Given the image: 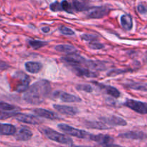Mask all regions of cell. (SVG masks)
Returning a JSON list of instances; mask_svg holds the SVG:
<instances>
[{
    "label": "cell",
    "instance_id": "cell-15",
    "mask_svg": "<svg viewBox=\"0 0 147 147\" xmlns=\"http://www.w3.org/2000/svg\"><path fill=\"white\" fill-rule=\"evenodd\" d=\"M53 107L59 113L67 116H75L78 113V110L76 108L72 106H65V105H53Z\"/></svg>",
    "mask_w": 147,
    "mask_h": 147
},
{
    "label": "cell",
    "instance_id": "cell-3",
    "mask_svg": "<svg viewBox=\"0 0 147 147\" xmlns=\"http://www.w3.org/2000/svg\"><path fill=\"white\" fill-rule=\"evenodd\" d=\"M57 128L60 130L65 132L66 134L70 135V136H75V137L79 138V139H88L89 134H90L88 133L86 131L72 127V126L65 124V123H59L57 125Z\"/></svg>",
    "mask_w": 147,
    "mask_h": 147
},
{
    "label": "cell",
    "instance_id": "cell-18",
    "mask_svg": "<svg viewBox=\"0 0 147 147\" xmlns=\"http://www.w3.org/2000/svg\"><path fill=\"white\" fill-rule=\"evenodd\" d=\"M95 84L98 85V87H100L102 90H104L107 94H109V96H112L113 98H118L120 97L121 93L118 89H116L115 87H113V86H106V85L100 84V83H94Z\"/></svg>",
    "mask_w": 147,
    "mask_h": 147
},
{
    "label": "cell",
    "instance_id": "cell-24",
    "mask_svg": "<svg viewBox=\"0 0 147 147\" xmlns=\"http://www.w3.org/2000/svg\"><path fill=\"white\" fill-rule=\"evenodd\" d=\"M76 11H88L90 7L87 6L83 2H80L78 0H73V7Z\"/></svg>",
    "mask_w": 147,
    "mask_h": 147
},
{
    "label": "cell",
    "instance_id": "cell-5",
    "mask_svg": "<svg viewBox=\"0 0 147 147\" xmlns=\"http://www.w3.org/2000/svg\"><path fill=\"white\" fill-rule=\"evenodd\" d=\"M125 106L134 111L136 113L140 114L145 115L147 113V104L145 102L139 101V100H133V99H127L124 103Z\"/></svg>",
    "mask_w": 147,
    "mask_h": 147
},
{
    "label": "cell",
    "instance_id": "cell-26",
    "mask_svg": "<svg viewBox=\"0 0 147 147\" xmlns=\"http://www.w3.org/2000/svg\"><path fill=\"white\" fill-rule=\"evenodd\" d=\"M60 5H61L62 10H63V11H65L66 12L70 13V14L73 13V7H72L71 4H70L67 0H63V1L60 3Z\"/></svg>",
    "mask_w": 147,
    "mask_h": 147
},
{
    "label": "cell",
    "instance_id": "cell-28",
    "mask_svg": "<svg viewBox=\"0 0 147 147\" xmlns=\"http://www.w3.org/2000/svg\"><path fill=\"white\" fill-rule=\"evenodd\" d=\"M76 89L80 91H85L86 93H92L93 92V87L90 85L86 84H79L76 86Z\"/></svg>",
    "mask_w": 147,
    "mask_h": 147
},
{
    "label": "cell",
    "instance_id": "cell-14",
    "mask_svg": "<svg viewBox=\"0 0 147 147\" xmlns=\"http://www.w3.org/2000/svg\"><path fill=\"white\" fill-rule=\"evenodd\" d=\"M32 111L37 116L44 118V119H50V120H57V119H60V117L55 113L44 109H33Z\"/></svg>",
    "mask_w": 147,
    "mask_h": 147
},
{
    "label": "cell",
    "instance_id": "cell-38",
    "mask_svg": "<svg viewBox=\"0 0 147 147\" xmlns=\"http://www.w3.org/2000/svg\"><path fill=\"white\" fill-rule=\"evenodd\" d=\"M50 27H42V31L45 33L49 32H50Z\"/></svg>",
    "mask_w": 147,
    "mask_h": 147
},
{
    "label": "cell",
    "instance_id": "cell-16",
    "mask_svg": "<svg viewBox=\"0 0 147 147\" xmlns=\"http://www.w3.org/2000/svg\"><path fill=\"white\" fill-rule=\"evenodd\" d=\"M85 126L88 129H98V130H107L111 129V127L105 124L101 121H87L85 122Z\"/></svg>",
    "mask_w": 147,
    "mask_h": 147
},
{
    "label": "cell",
    "instance_id": "cell-2",
    "mask_svg": "<svg viewBox=\"0 0 147 147\" xmlns=\"http://www.w3.org/2000/svg\"><path fill=\"white\" fill-rule=\"evenodd\" d=\"M40 130L42 131V132L44 134L46 137L53 142H57V143L62 144H72L73 142V140L70 137L61 133H59L50 128L42 127L40 129Z\"/></svg>",
    "mask_w": 147,
    "mask_h": 147
},
{
    "label": "cell",
    "instance_id": "cell-25",
    "mask_svg": "<svg viewBox=\"0 0 147 147\" xmlns=\"http://www.w3.org/2000/svg\"><path fill=\"white\" fill-rule=\"evenodd\" d=\"M29 44L33 49H40L41 47L47 45L48 42L46 41H42V40H31L29 41Z\"/></svg>",
    "mask_w": 147,
    "mask_h": 147
},
{
    "label": "cell",
    "instance_id": "cell-17",
    "mask_svg": "<svg viewBox=\"0 0 147 147\" xmlns=\"http://www.w3.org/2000/svg\"><path fill=\"white\" fill-rule=\"evenodd\" d=\"M17 133L15 126L9 123H0V135L11 136Z\"/></svg>",
    "mask_w": 147,
    "mask_h": 147
},
{
    "label": "cell",
    "instance_id": "cell-20",
    "mask_svg": "<svg viewBox=\"0 0 147 147\" xmlns=\"http://www.w3.org/2000/svg\"><path fill=\"white\" fill-rule=\"evenodd\" d=\"M24 66H25L26 70L32 74L39 73L42 68V64L39 62H27L25 63Z\"/></svg>",
    "mask_w": 147,
    "mask_h": 147
},
{
    "label": "cell",
    "instance_id": "cell-33",
    "mask_svg": "<svg viewBox=\"0 0 147 147\" xmlns=\"http://www.w3.org/2000/svg\"><path fill=\"white\" fill-rule=\"evenodd\" d=\"M15 113L14 112H5L0 111V119H7L8 118L13 117Z\"/></svg>",
    "mask_w": 147,
    "mask_h": 147
},
{
    "label": "cell",
    "instance_id": "cell-40",
    "mask_svg": "<svg viewBox=\"0 0 147 147\" xmlns=\"http://www.w3.org/2000/svg\"><path fill=\"white\" fill-rule=\"evenodd\" d=\"M1 20H1V17H0V21H1Z\"/></svg>",
    "mask_w": 147,
    "mask_h": 147
},
{
    "label": "cell",
    "instance_id": "cell-12",
    "mask_svg": "<svg viewBox=\"0 0 147 147\" xmlns=\"http://www.w3.org/2000/svg\"><path fill=\"white\" fill-rule=\"evenodd\" d=\"M88 139L96 142L101 145H107L113 144L114 142V139L109 135L105 134H90L88 136Z\"/></svg>",
    "mask_w": 147,
    "mask_h": 147
},
{
    "label": "cell",
    "instance_id": "cell-22",
    "mask_svg": "<svg viewBox=\"0 0 147 147\" xmlns=\"http://www.w3.org/2000/svg\"><path fill=\"white\" fill-rule=\"evenodd\" d=\"M55 50L60 53H66L67 55L77 52V49L70 45H58L55 46Z\"/></svg>",
    "mask_w": 147,
    "mask_h": 147
},
{
    "label": "cell",
    "instance_id": "cell-7",
    "mask_svg": "<svg viewBox=\"0 0 147 147\" xmlns=\"http://www.w3.org/2000/svg\"><path fill=\"white\" fill-rule=\"evenodd\" d=\"M13 117L15 118L18 121L32 125H38L42 123V121L34 115L25 114V113H16Z\"/></svg>",
    "mask_w": 147,
    "mask_h": 147
},
{
    "label": "cell",
    "instance_id": "cell-6",
    "mask_svg": "<svg viewBox=\"0 0 147 147\" xmlns=\"http://www.w3.org/2000/svg\"><path fill=\"white\" fill-rule=\"evenodd\" d=\"M100 121L106 124L107 126H110V127L112 128V126H125L127 125V122L126 120L119 116L111 115L109 116H103L100 118Z\"/></svg>",
    "mask_w": 147,
    "mask_h": 147
},
{
    "label": "cell",
    "instance_id": "cell-19",
    "mask_svg": "<svg viewBox=\"0 0 147 147\" xmlns=\"http://www.w3.org/2000/svg\"><path fill=\"white\" fill-rule=\"evenodd\" d=\"M32 137V133L31 131L26 128H22L15 134V139L18 141L26 142L30 140Z\"/></svg>",
    "mask_w": 147,
    "mask_h": 147
},
{
    "label": "cell",
    "instance_id": "cell-23",
    "mask_svg": "<svg viewBox=\"0 0 147 147\" xmlns=\"http://www.w3.org/2000/svg\"><path fill=\"white\" fill-rule=\"evenodd\" d=\"M125 86L130 89L136 90L146 91V84L144 83H138V82H129L125 84Z\"/></svg>",
    "mask_w": 147,
    "mask_h": 147
},
{
    "label": "cell",
    "instance_id": "cell-21",
    "mask_svg": "<svg viewBox=\"0 0 147 147\" xmlns=\"http://www.w3.org/2000/svg\"><path fill=\"white\" fill-rule=\"evenodd\" d=\"M121 24L122 27L126 31H130L133 27V20L129 14H123L121 17Z\"/></svg>",
    "mask_w": 147,
    "mask_h": 147
},
{
    "label": "cell",
    "instance_id": "cell-29",
    "mask_svg": "<svg viewBox=\"0 0 147 147\" xmlns=\"http://www.w3.org/2000/svg\"><path fill=\"white\" fill-rule=\"evenodd\" d=\"M59 30H60V32L63 34H65V35H69L72 36L75 34V32L73 31V30H71L69 27H66V26L61 25L60 27H59Z\"/></svg>",
    "mask_w": 147,
    "mask_h": 147
},
{
    "label": "cell",
    "instance_id": "cell-1",
    "mask_svg": "<svg viewBox=\"0 0 147 147\" xmlns=\"http://www.w3.org/2000/svg\"><path fill=\"white\" fill-rule=\"evenodd\" d=\"M50 91L51 86L50 82L42 79L28 88L23 96V99L29 104H41L48 98Z\"/></svg>",
    "mask_w": 147,
    "mask_h": 147
},
{
    "label": "cell",
    "instance_id": "cell-35",
    "mask_svg": "<svg viewBox=\"0 0 147 147\" xmlns=\"http://www.w3.org/2000/svg\"><path fill=\"white\" fill-rule=\"evenodd\" d=\"M137 10L140 14H145L146 13V7L144 4H140L138 5L137 7Z\"/></svg>",
    "mask_w": 147,
    "mask_h": 147
},
{
    "label": "cell",
    "instance_id": "cell-34",
    "mask_svg": "<svg viewBox=\"0 0 147 147\" xmlns=\"http://www.w3.org/2000/svg\"><path fill=\"white\" fill-rule=\"evenodd\" d=\"M126 72V70H113L111 71H110L108 74L109 76H117V75H120L121 73H125Z\"/></svg>",
    "mask_w": 147,
    "mask_h": 147
},
{
    "label": "cell",
    "instance_id": "cell-11",
    "mask_svg": "<svg viewBox=\"0 0 147 147\" xmlns=\"http://www.w3.org/2000/svg\"><path fill=\"white\" fill-rule=\"evenodd\" d=\"M71 68L73 73H76L78 76H80V77L94 78H97L98 76V75L96 72H93L90 69L83 68L80 66H73L71 67Z\"/></svg>",
    "mask_w": 147,
    "mask_h": 147
},
{
    "label": "cell",
    "instance_id": "cell-30",
    "mask_svg": "<svg viewBox=\"0 0 147 147\" xmlns=\"http://www.w3.org/2000/svg\"><path fill=\"white\" fill-rule=\"evenodd\" d=\"M81 38L82 40H86V41L89 42H91L97 41L98 36L91 34H84L83 35H81Z\"/></svg>",
    "mask_w": 147,
    "mask_h": 147
},
{
    "label": "cell",
    "instance_id": "cell-31",
    "mask_svg": "<svg viewBox=\"0 0 147 147\" xmlns=\"http://www.w3.org/2000/svg\"><path fill=\"white\" fill-rule=\"evenodd\" d=\"M88 47L90 49H92V50H101V49L104 48L105 46L104 45L98 42V41H94L91 42H89Z\"/></svg>",
    "mask_w": 147,
    "mask_h": 147
},
{
    "label": "cell",
    "instance_id": "cell-9",
    "mask_svg": "<svg viewBox=\"0 0 147 147\" xmlns=\"http://www.w3.org/2000/svg\"><path fill=\"white\" fill-rule=\"evenodd\" d=\"M53 95L55 98L60 99L62 101L66 102V103H75V102L82 101V99L78 96L63 91H56Z\"/></svg>",
    "mask_w": 147,
    "mask_h": 147
},
{
    "label": "cell",
    "instance_id": "cell-8",
    "mask_svg": "<svg viewBox=\"0 0 147 147\" xmlns=\"http://www.w3.org/2000/svg\"><path fill=\"white\" fill-rule=\"evenodd\" d=\"M109 9L106 7H90L88 9L87 16L90 19H100L107 15Z\"/></svg>",
    "mask_w": 147,
    "mask_h": 147
},
{
    "label": "cell",
    "instance_id": "cell-36",
    "mask_svg": "<svg viewBox=\"0 0 147 147\" xmlns=\"http://www.w3.org/2000/svg\"><path fill=\"white\" fill-rule=\"evenodd\" d=\"M9 67L10 66L8 63L2 61V60H0V70H7L8 68H9Z\"/></svg>",
    "mask_w": 147,
    "mask_h": 147
},
{
    "label": "cell",
    "instance_id": "cell-32",
    "mask_svg": "<svg viewBox=\"0 0 147 147\" xmlns=\"http://www.w3.org/2000/svg\"><path fill=\"white\" fill-rule=\"evenodd\" d=\"M50 8L53 11H63L62 10L61 5H60V3H59L58 1H55V2L52 3L50 5Z\"/></svg>",
    "mask_w": 147,
    "mask_h": 147
},
{
    "label": "cell",
    "instance_id": "cell-13",
    "mask_svg": "<svg viewBox=\"0 0 147 147\" xmlns=\"http://www.w3.org/2000/svg\"><path fill=\"white\" fill-rule=\"evenodd\" d=\"M119 137L128 139H133V140H144V139H146V135L143 131H131L120 134L119 135Z\"/></svg>",
    "mask_w": 147,
    "mask_h": 147
},
{
    "label": "cell",
    "instance_id": "cell-4",
    "mask_svg": "<svg viewBox=\"0 0 147 147\" xmlns=\"http://www.w3.org/2000/svg\"><path fill=\"white\" fill-rule=\"evenodd\" d=\"M62 60L64 63L69 65L70 67L80 65L86 66V64H87L88 62V60H86L84 57L81 56L80 55L78 54L77 53L67 54L65 57H62Z\"/></svg>",
    "mask_w": 147,
    "mask_h": 147
},
{
    "label": "cell",
    "instance_id": "cell-10",
    "mask_svg": "<svg viewBox=\"0 0 147 147\" xmlns=\"http://www.w3.org/2000/svg\"><path fill=\"white\" fill-rule=\"evenodd\" d=\"M17 76L20 78V83L16 88V90L18 93L24 92L28 89L30 83V78L27 75L24 74L23 72H19L17 73Z\"/></svg>",
    "mask_w": 147,
    "mask_h": 147
},
{
    "label": "cell",
    "instance_id": "cell-39",
    "mask_svg": "<svg viewBox=\"0 0 147 147\" xmlns=\"http://www.w3.org/2000/svg\"><path fill=\"white\" fill-rule=\"evenodd\" d=\"M72 147H89V146H73Z\"/></svg>",
    "mask_w": 147,
    "mask_h": 147
},
{
    "label": "cell",
    "instance_id": "cell-27",
    "mask_svg": "<svg viewBox=\"0 0 147 147\" xmlns=\"http://www.w3.org/2000/svg\"><path fill=\"white\" fill-rule=\"evenodd\" d=\"M17 107L13 105L9 104V103H5V102H0V111H13L15 110Z\"/></svg>",
    "mask_w": 147,
    "mask_h": 147
},
{
    "label": "cell",
    "instance_id": "cell-37",
    "mask_svg": "<svg viewBox=\"0 0 147 147\" xmlns=\"http://www.w3.org/2000/svg\"><path fill=\"white\" fill-rule=\"evenodd\" d=\"M101 147H123V146H119V145L113 144H107V145H102Z\"/></svg>",
    "mask_w": 147,
    "mask_h": 147
}]
</instances>
